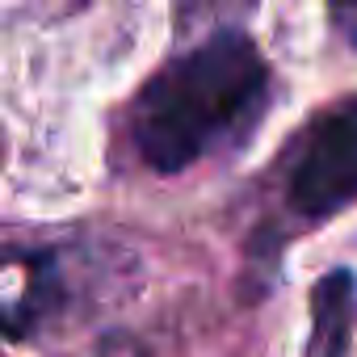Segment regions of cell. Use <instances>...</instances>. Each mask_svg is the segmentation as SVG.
I'll use <instances>...</instances> for the list:
<instances>
[{"mask_svg":"<svg viewBox=\"0 0 357 357\" xmlns=\"http://www.w3.org/2000/svg\"><path fill=\"white\" fill-rule=\"evenodd\" d=\"M269 89L257 47L227 30L198 51L172 59L135 101V147L160 172H181L211 147L236 139L261 109Z\"/></svg>","mask_w":357,"mask_h":357,"instance_id":"1","label":"cell"},{"mask_svg":"<svg viewBox=\"0 0 357 357\" xmlns=\"http://www.w3.org/2000/svg\"><path fill=\"white\" fill-rule=\"evenodd\" d=\"M286 194L303 219H328L357 202V97L315 118Z\"/></svg>","mask_w":357,"mask_h":357,"instance_id":"2","label":"cell"},{"mask_svg":"<svg viewBox=\"0 0 357 357\" xmlns=\"http://www.w3.org/2000/svg\"><path fill=\"white\" fill-rule=\"evenodd\" d=\"M55 298V273L47 257L0 252V336H26Z\"/></svg>","mask_w":357,"mask_h":357,"instance_id":"3","label":"cell"},{"mask_svg":"<svg viewBox=\"0 0 357 357\" xmlns=\"http://www.w3.org/2000/svg\"><path fill=\"white\" fill-rule=\"evenodd\" d=\"M357 319V282L349 269H332L311 290V344L307 357H349Z\"/></svg>","mask_w":357,"mask_h":357,"instance_id":"4","label":"cell"},{"mask_svg":"<svg viewBox=\"0 0 357 357\" xmlns=\"http://www.w3.org/2000/svg\"><path fill=\"white\" fill-rule=\"evenodd\" d=\"M332 22L349 43H357V0H332Z\"/></svg>","mask_w":357,"mask_h":357,"instance_id":"5","label":"cell"},{"mask_svg":"<svg viewBox=\"0 0 357 357\" xmlns=\"http://www.w3.org/2000/svg\"><path fill=\"white\" fill-rule=\"evenodd\" d=\"M248 0H181V17H198V13H215V9H236Z\"/></svg>","mask_w":357,"mask_h":357,"instance_id":"6","label":"cell"}]
</instances>
